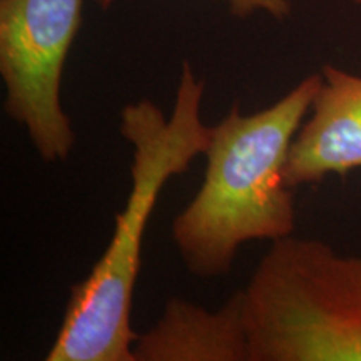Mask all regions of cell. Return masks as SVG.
Wrapping results in <instances>:
<instances>
[{"instance_id":"3957f363","label":"cell","mask_w":361,"mask_h":361,"mask_svg":"<svg viewBox=\"0 0 361 361\" xmlns=\"http://www.w3.org/2000/svg\"><path fill=\"white\" fill-rule=\"evenodd\" d=\"M243 296L251 361H361V255L291 234Z\"/></svg>"},{"instance_id":"277c9868","label":"cell","mask_w":361,"mask_h":361,"mask_svg":"<svg viewBox=\"0 0 361 361\" xmlns=\"http://www.w3.org/2000/svg\"><path fill=\"white\" fill-rule=\"evenodd\" d=\"M84 0H0L4 109L45 162L66 161L75 130L62 107V75Z\"/></svg>"},{"instance_id":"8992f818","label":"cell","mask_w":361,"mask_h":361,"mask_svg":"<svg viewBox=\"0 0 361 361\" xmlns=\"http://www.w3.org/2000/svg\"><path fill=\"white\" fill-rule=\"evenodd\" d=\"M133 350L135 361H251L243 290L216 311L171 298Z\"/></svg>"},{"instance_id":"52a82bcc","label":"cell","mask_w":361,"mask_h":361,"mask_svg":"<svg viewBox=\"0 0 361 361\" xmlns=\"http://www.w3.org/2000/svg\"><path fill=\"white\" fill-rule=\"evenodd\" d=\"M101 8H109L114 0H94ZM229 11L238 19H247L256 12H266L276 20L291 16L290 0H229Z\"/></svg>"},{"instance_id":"6da1fadb","label":"cell","mask_w":361,"mask_h":361,"mask_svg":"<svg viewBox=\"0 0 361 361\" xmlns=\"http://www.w3.org/2000/svg\"><path fill=\"white\" fill-rule=\"evenodd\" d=\"M204 82L184 62L174 106L166 117L149 99L121 112V134L133 146L130 194L116 228L89 276L72 286L47 361H135L137 333L130 324L142 238L162 188L204 154L211 128L202 123Z\"/></svg>"},{"instance_id":"ba28073f","label":"cell","mask_w":361,"mask_h":361,"mask_svg":"<svg viewBox=\"0 0 361 361\" xmlns=\"http://www.w3.org/2000/svg\"><path fill=\"white\" fill-rule=\"evenodd\" d=\"M355 2H356V4H358V6H361V0H355Z\"/></svg>"},{"instance_id":"7a4b0ae2","label":"cell","mask_w":361,"mask_h":361,"mask_svg":"<svg viewBox=\"0 0 361 361\" xmlns=\"http://www.w3.org/2000/svg\"><path fill=\"white\" fill-rule=\"evenodd\" d=\"M319 85L316 72L273 106L243 114L234 102L211 126L204 179L173 223L176 247L192 276H226L245 243H274L295 233V194L284 168Z\"/></svg>"},{"instance_id":"5b68a950","label":"cell","mask_w":361,"mask_h":361,"mask_svg":"<svg viewBox=\"0 0 361 361\" xmlns=\"http://www.w3.org/2000/svg\"><path fill=\"white\" fill-rule=\"evenodd\" d=\"M361 169V75L326 64L322 85L288 154L290 188Z\"/></svg>"}]
</instances>
